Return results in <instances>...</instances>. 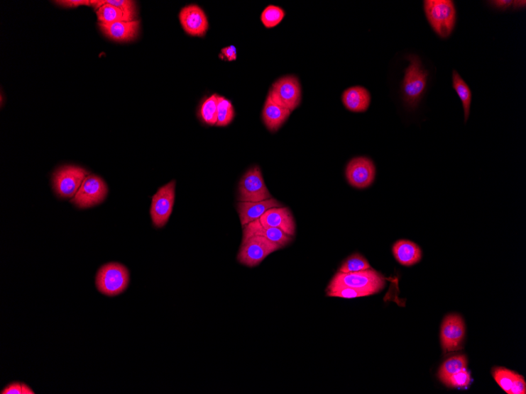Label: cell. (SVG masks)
I'll use <instances>...</instances> for the list:
<instances>
[{
	"label": "cell",
	"mask_w": 526,
	"mask_h": 394,
	"mask_svg": "<svg viewBox=\"0 0 526 394\" xmlns=\"http://www.w3.org/2000/svg\"><path fill=\"white\" fill-rule=\"evenodd\" d=\"M516 375V372L505 368H495L493 371L495 381L508 394H510V389L513 388Z\"/></svg>",
	"instance_id": "29"
},
{
	"label": "cell",
	"mask_w": 526,
	"mask_h": 394,
	"mask_svg": "<svg viewBox=\"0 0 526 394\" xmlns=\"http://www.w3.org/2000/svg\"><path fill=\"white\" fill-rule=\"evenodd\" d=\"M330 283L343 284L366 293L367 296L376 295L386 286V279L376 270L370 269L364 271L342 274L337 272Z\"/></svg>",
	"instance_id": "4"
},
{
	"label": "cell",
	"mask_w": 526,
	"mask_h": 394,
	"mask_svg": "<svg viewBox=\"0 0 526 394\" xmlns=\"http://www.w3.org/2000/svg\"><path fill=\"white\" fill-rule=\"evenodd\" d=\"M219 96L213 95L205 100L200 108V116L204 123L216 125L218 121Z\"/></svg>",
	"instance_id": "24"
},
{
	"label": "cell",
	"mask_w": 526,
	"mask_h": 394,
	"mask_svg": "<svg viewBox=\"0 0 526 394\" xmlns=\"http://www.w3.org/2000/svg\"><path fill=\"white\" fill-rule=\"evenodd\" d=\"M269 95L290 111L297 109L302 100L299 79L292 75L280 77L272 85Z\"/></svg>",
	"instance_id": "10"
},
{
	"label": "cell",
	"mask_w": 526,
	"mask_h": 394,
	"mask_svg": "<svg viewBox=\"0 0 526 394\" xmlns=\"http://www.w3.org/2000/svg\"><path fill=\"white\" fill-rule=\"evenodd\" d=\"M283 207V204L275 198L261 201V202H240L237 204L241 225L243 227L261 218L272 208Z\"/></svg>",
	"instance_id": "17"
},
{
	"label": "cell",
	"mask_w": 526,
	"mask_h": 394,
	"mask_svg": "<svg viewBox=\"0 0 526 394\" xmlns=\"http://www.w3.org/2000/svg\"><path fill=\"white\" fill-rule=\"evenodd\" d=\"M239 202H261L272 198L258 167L249 169L239 183Z\"/></svg>",
	"instance_id": "8"
},
{
	"label": "cell",
	"mask_w": 526,
	"mask_h": 394,
	"mask_svg": "<svg viewBox=\"0 0 526 394\" xmlns=\"http://www.w3.org/2000/svg\"><path fill=\"white\" fill-rule=\"evenodd\" d=\"M328 297L341 298H357L366 297V293L349 288L348 286L338 283H329L327 289Z\"/></svg>",
	"instance_id": "26"
},
{
	"label": "cell",
	"mask_w": 526,
	"mask_h": 394,
	"mask_svg": "<svg viewBox=\"0 0 526 394\" xmlns=\"http://www.w3.org/2000/svg\"><path fill=\"white\" fill-rule=\"evenodd\" d=\"M283 248L262 236H252L247 240H242V244L237 261L245 266L254 268L263 262L266 257Z\"/></svg>",
	"instance_id": "5"
},
{
	"label": "cell",
	"mask_w": 526,
	"mask_h": 394,
	"mask_svg": "<svg viewBox=\"0 0 526 394\" xmlns=\"http://www.w3.org/2000/svg\"><path fill=\"white\" fill-rule=\"evenodd\" d=\"M291 112L268 94L263 111V123L269 131L276 132L290 118Z\"/></svg>",
	"instance_id": "18"
},
{
	"label": "cell",
	"mask_w": 526,
	"mask_h": 394,
	"mask_svg": "<svg viewBox=\"0 0 526 394\" xmlns=\"http://www.w3.org/2000/svg\"><path fill=\"white\" fill-rule=\"evenodd\" d=\"M175 188L176 181H172L158 189L151 201L150 218L157 228L168 223L175 205Z\"/></svg>",
	"instance_id": "7"
},
{
	"label": "cell",
	"mask_w": 526,
	"mask_h": 394,
	"mask_svg": "<svg viewBox=\"0 0 526 394\" xmlns=\"http://www.w3.org/2000/svg\"><path fill=\"white\" fill-rule=\"evenodd\" d=\"M285 16V12L280 7L270 5L265 7L261 14V21L266 28H272L282 23Z\"/></svg>",
	"instance_id": "27"
},
{
	"label": "cell",
	"mask_w": 526,
	"mask_h": 394,
	"mask_svg": "<svg viewBox=\"0 0 526 394\" xmlns=\"http://www.w3.org/2000/svg\"><path fill=\"white\" fill-rule=\"evenodd\" d=\"M424 11L432 30L442 39L449 38L456 23L455 4L451 0H426Z\"/></svg>",
	"instance_id": "2"
},
{
	"label": "cell",
	"mask_w": 526,
	"mask_h": 394,
	"mask_svg": "<svg viewBox=\"0 0 526 394\" xmlns=\"http://www.w3.org/2000/svg\"><path fill=\"white\" fill-rule=\"evenodd\" d=\"M452 86L453 89L457 93L458 96L462 101L464 111V121L466 123L468 118H469L471 113V107L472 103V92L471 90L464 80L462 77L459 75L456 70H453L452 73Z\"/></svg>",
	"instance_id": "21"
},
{
	"label": "cell",
	"mask_w": 526,
	"mask_h": 394,
	"mask_svg": "<svg viewBox=\"0 0 526 394\" xmlns=\"http://www.w3.org/2000/svg\"><path fill=\"white\" fill-rule=\"evenodd\" d=\"M259 220L263 225L278 228L292 237L295 234V220L290 210L287 207L272 208Z\"/></svg>",
	"instance_id": "15"
},
{
	"label": "cell",
	"mask_w": 526,
	"mask_h": 394,
	"mask_svg": "<svg viewBox=\"0 0 526 394\" xmlns=\"http://www.w3.org/2000/svg\"><path fill=\"white\" fill-rule=\"evenodd\" d=\"M526 393V383L522 376L517 374L516 375L515 381L513 383V388H511L510 394H525Z\"/></svg>",
	"instance_id": "33"
},
{
	"label": "cell",
	"mask_w": 526,
	"mask_h": 394,
	"mask_svg": "<svg viewBox=\"0 0 526 394\" xmlns=\"http://www.w3.org/2000/svg\"><path fill=\"white\" fill-rule=\"evenodd\" d=\"M107 193V185L103 179L89 174L84 179L75 196L72 198L71 203L81 209H86L102 203Z\"/></svg>",
	"instance_id": "9"
},
{
	"label": "cell",
	"mask_w": 526,
	"mask_h": 394,
	"mask_svg": "<svg viewBox=\"0 0 526 394\" xmlns=\"http://www.w3.org/2000/svg\"><path fill=\"white\" fill-rule=\"evenodd\" d=\"M407 60L409 66L402 81L401 94L407 108L415 110L427 91L429 72L423 67L419 56L410 55Z\"/></svg>",
	"instance_id": "1"
},
{
	"label": "cell",
	"mask_w": 526,
	"mask_h": 394,
	"mask_svg": "<svg viewBox=\"0 0 526 394\" xmlns=\"http://www.w3.org/2000/svg\"><path fill=\"white\" fill-rule=\"evenodd\" d=\"M345 108L351 112L363 113L368 110L371 103V95L362 86H354L346 89L342 95Z\"/></svg>",
	"instance_id": "19"
},
{
	"label": "cell",
	"mask_w": 526,
	"mask_h": 394,
	"mask_svg": "<svg viewBox=\"0 0 526 394\" xmlns=\"http://www.w3.org/2000/svg\"><path fill=\"white\" fill-rule=\"evenodd\" d=\"M99 23L111 24L119 21H131L118 7L106 4L97 11Z\"/></svg>",
	"instance_id": "23"
},
{
	"label": "cell",
	"mask_w": 526,
	"mask_h": 394,
	"mask_svg": "<svg viewBox=\"0 0 526 394\" xmlns=\"http://www.w3.org/2000/svg\"><path fill=\"white\" fill-rule=\"evenodd\" d=\"M252 236H262V237L278 243L283 247L290 244L293 240L292 236L285 234L280 229L263 225L259 219L243 227L242 240H247Z\"/></svg>",
	"instance_id": "14"
},
{
	"label": "cell",
	"mask_w": 526,
	"mask_h": 394,
	"mask_svg": "<svg viewBox=\"0 0 526 394\" xmlns=\"http://www.w3.org/2000/svg\"><path fill=\"white\" fill-rule=\"evenodd\" d=\"M393 253L396 261L407 267L419 263L422 257V249L419 246L412 241L405 240L395 243Z\"/></svg>",
	"instance_id": "20"
},
{
	"label": "cell",
	"mask_w": 526,
	"mask_h": 394,
	"mask_svg": "<svg viewBox=\"0 0 526 394\" xmlns=\"http://www.w3.org/2000/svg\"><path fill=\"white\" fill-rule=\"evenodd\" d=\"M234 116L235 112L232 103L224 97L219 96L218 121L216 125L227 126L232 123Z\"/></svg>",
	"instance_id": "28"
},
{
	"label": "cell",
	"mask_w": 526,
	"mask_h": 394,
	"mask_svg": "<svg viewBox=\"0 0 526 394\" xmlns=\"http://www.w3.org/2000/svg\"><path fill=\"white\" fill-rule=\"evenodd\" d=\"M89 175V171L82 167L65 166L57 169L53 174L55 192L60 198H74Z\"/></svg>",
	"instance_id": "6"
},
{
	"label": "cell",
	"mask_w": 526,
	"mask_h": 394,
	"mask_svg": "<svg viewBox=\"0 0 526 394\" xmlns=\"http://www.w3.org/2000/svg\"><path fill=\"white\" fill-rule=\"evenodd\" d=\"M345 174L352 187L363 189L370 187L374 181L376 168L368 157H358L349 162Z\"/></svg>",
	"instance_id": "11"
},
{
	"label": "cell",
	"mask_w": 526,
	"mask_h": 394,
	"mask_svg": "<svg viewBox=\"0 0 526 394\" xmlns=\"http://www.w3.org/2000/svg\"><path fill=\"white\" fill-rule=\"evenodd\" d=\"M55 4L68 9H75L81 6H91V1L87 0H62V1H55Z\"/></svg>",
	"instance_id": "34"
},
{
	"label": "cell",
	"mask_w": 526,
	"mask_h": 394,
	"mask_svg": "<svg viewBox=\"0 0 526 394\" xmlns=\"http://www.w3.org/2000/svg\"><path fill=\"white\" fill-rule=\"evenodd\" d=\"M1 394H34L30 385L23 383L13 382L5 386Z\"/></svg>",
	"instance_id": "32"
},
{
	"label": "cell",
	"mask_w": 526,
	"mask_h": 394,
	"mask_svg": "<svg viewBox=\"0 0 526 394\" xmlns=\"http://www.w3.org/2000/svg\"><path fill=\"white\" fill-rule=\"evenodd\" d=\"M131 275L125 265L111 262L103 265L97 274V290L107 297H115L128 288Z\"/></svg>",
	"instance_id": "3"
},
{
	"label": "cell",
	"mask_w": 526,
	"mask_h": 394,
	"mask_svg": "<svg viewBox=\"0 0 526 394\" xmlns=\"http://www.w3.org/2000/svg\"><path fill=\"white\" fill-rule=\"evenodd\" d=\"M99 28L106 37L117 42H128L138 38L140 21H119L111 24L99 23Z\"/></svg>",
	"instance_id": "16"
},
{
	"label": "cell",
	"mask_w": 526,
	"mask_h": 394,
	"mask_svg": "<svg viewBox=\"0 0 526 394\" xmlns=\"http://www.w3.org/2000/svg\"><path fill=\"white\" fill-rule=\"evenodd\" d=\"M467 367V359L464 355L450 357L439 368L438 377L444 383L446 378Z\"/></svg>",
	"instance_id": "22"
},
{
	"label": "cell",
	"mask_w": 526,
	"mask_h": 394,
	"mask_svg": "<svg viewBox=\"0 0 526 394\" xmlns=\"http://www.w3.org/2000/svg\"><path fill=\"white\" fill-rule=\"evenodd\" d=\"M514 1H511V0H497V1H490L489 4L493 6L494 9L501 10V11H507L510 9V7L513 6Z\"/></svg>",
	"instance_id": "35"
},
{
	"label": "cell",
	"mask_w": 526,
	"mask_h": 394,
	"mask_svg": "<svg viewBox=\"0 0 526 394\" xmlns=\"http://www.w3.org/2000/svg\"><path fill=\"white\" fill-rule=\"evenodd\" d=\"M184 30L193 37H204L208 30V20L203 10L197 5L184 7L179 14Z\"/></svg>",
	"instance_id": "13"
},
{
	"label": "cell",
	"mask_w": 526,
	"mask_h": 394,
	"mask_svg": "<svg viewBox=\"0 0 526 394\" xmlns=\"http://www.w3.org/2000/svg\"><path fill=\"white\" fill-rule=\"evenodd\" d=\"M526 2L525 1H514L513 6L515 10L522 9L525 7Z\"/></svg>",
	"instance_id": "37"
},
{
	"label": "cell",
	"mask_w": 526,
	"mask_h": 394,
	"mask_svg": "<svg viewBox=\"0 0 526 394\" xmlns=\"http://www.w3.org/2000/svg\"><path fill=\"white\" fill-rule=\"evenodd\" d=\"M106 4L118 7L124 11L129 20L135 21L136 17V2L131 0H106Z\"/></svg>",
	"instance_id": "31"
},
{
	"label": "cell",
	"mask_w": 526,
	"mask_h": 394,
	"mask_svg": "<svg viewBox=\"0 0 526 394\" xmlns=\"http://www.w3.org/2000/svg\"><path fill=\"white\" fill-rule=\"evenodd\" d=\"M466 334L465 323L456 314L446 316L442 323L441 340L444 353L460 349Z\"/></svg>",
	"instance_id": "12"
},
{
	"label": "cell",
	"mask_w": 526,
	"mask_h": 394,
	"mask_svg": "<svg viewBox=\"0 0 526 394\" xmlns=\"http://www.w3.org/2000/svg\"><path fill=\"white\" fill-rule=\"evenodd\" d=\"M371 269V264L365 257L360 254H354L351 255L346 259L339 272L342 274H351V272H356L360 271H364Z\"/></svg>",
	"instance_id": "25"
},
{
	"label": "cell",
	"mask_w": 526,
	"mask_h": 394,
	"mask_svg": "<svg viewBox=\"0 0 526 394\" xmlns=\"http://www.w3.org/2000/svg\"><path fill=\"white\" fill-rule=\"evenodd\" d=\"M221 55L225 57L228 61H235L236 60V49L234 46H229L221 50Z\"/></svg>",
	"instance_id": "36"
},
{
	"label": "cell",
	"mask_w": 526,
	"mask_h": 394,
	"mask_svg": "<svg viewBox=\"0 0 526 394\" xmlns=\"http://www.w3.org/2000/svg\"><path fill=\"white\" fill-rule=\"evenodd\" d=\"M471 381V375L465 368L446 378L444 383L449 388H466L470 385Z\"/></svg>",
	"instance_id": "30"
}]
</instances>
